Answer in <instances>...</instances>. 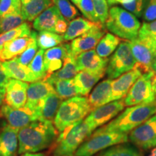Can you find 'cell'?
Here are the masks:
<instances>
[{"instance_id": "cell-28", "label": "cell", "mask_w": 156, "mask_h": 156, "mask_svg": "<svg viewBox=\"0 0 156 156\" xmlns=\"http://www.w3.org/2000/svg\"><path fill=\"white\" fill-rule=\"evenodd\" d=\"M93 156H144L135 145L124 142L99 152Z\"/></svg>"}, {"instance_id": "cell-19", "label": "cell", "mask_w": 156, "mask_h": 156, "mask_svg": "<svg viewBox=\"0 0 156 156\" xmlns=\"http://www.w3.org/2000/svg\"><path fill=\"white\" fill-rule=\"evenodd\" d=\"M36 37L37 33L32 31L29 36L20 37L5 43L0 52V61H8L22 54Z\"/></svg>"}, {"instance_id": "cell-42", "label": "cell", "mask_w": 156, "mask_h": 156, "mask_svg": "<svg viewBox=\"0 0 156 156\" xmlns=\"http://www.w3.org/2000/svg\"><path fill=\"white\" fill-rule=\"evenodd\" d=\"M142 12L146 21L151 22L156 20V0H147Z\"/></svg>"}, {"instance_id": "cell-26", "label": "cell", "mask_w": 156, "mask_h": 156, "mask_svg": "<svg viewBox=\"0 0 156 156\" xmlns=\"http://www.w3.org/2000/svg\"><path fill=\"white\" fill-rule=\"evenodd\" d=\"M2 65L6 74L11 79L18 80L28 83L34 82L28 67L19 64L15 58L2 62Z\"/></svg>"}, {"instance_id": "cell-39", "label": "cell", "mask_w": 156, "mask_h": 156, "mask_svg": "<svg viewBox=\"0 0 156 156\" xmlns=\"http://www.w3.org/2000/svg\"><path fill=\"white\" fill-rule=\"evenodd\" d=\"M95 15L98 22L105 26L107 19L108 17L109 9L107 0H93Z\"/></svg>"}, {"instance_id": "cell-24", "label": "cell", "mask_w": 156, "mask_h": 156, "mask_svg": "<svg viewBox=\"0 0 156 156\" xmlns=\"http://www.w3.org/2000/svg\"><path fill=\"white\" fill-rule=\"evenodd\" d=\"M103 77L104 76L102 75L93 73L85 70L78 72L73 79L79 95L81 96H86L88 95L95 84Z\"/></svg>"}, {"instance_id": "cell-11", "label": "cell", "mask_w": 156, "mask_h": 156, "mask_svg": "<svg viewBox=\"0 0 156 156\" xmlns=\"http://www.w3.org/2000/svg\"><path fill=\"white\" fill-rule=\"evenodd\" d=\"M129 140L142 150L156 147V113L129 134Z\"/></svg>"}, {"instance_id": "cell-12", "label": "cell", "mask_w": 156, "mask_h": 156, "mask_svg": "<svg viewBox=\"0 0 156 156\" xmlns=\"http://www.w3.org/2000/svg\"><path fill=\"white\" fill-rule=\"evenodd\" d=\"M106 27L101 23H96L88 31L74 39L70 44L71 54L74 57L87 51L94 49L101 39L104 36Z\"/></svg>"}, {"instance_id": "cell-13", "label": "cell", "mask_w": 156, "mask_h": 156, "mask_svg": "<svg viewBox=\"0 0 156 156\" xmlns=\"http://www.w3.org/2000/svg\"><path fill=\"white\" fill-rule=\"evenodd\" d=\"M109 59L102 58L97 54L95 49L85 51L75 57L76 66L78 71L90 72L104 76Z\"/></svg>"}, {"instance_id": "cell-7", "label": "cell", "mask_w": 156, "mask_h": 156, "mask_svg": "<svg viewBox=\"0 0 156 156\" xmlns=\"http://www.w3.org/2000/svg\"><path fill=\"white\" fill-rule=\"evenodd\" d=\"M128 141L127 134L95 130L80 146L75 156H93L106 148Z\"/></svg>"}, {"instance_id": "cell-18", "label": "cell", "mask_w": 156, "mask_h": 156, "mask_svg": "<svg viewBox=\"0 0 156 156\" xmlns=\"http://www.w3.org/2000/svg\"><path fill=\"white\" fill-rule=\"evenodd\" d=\"M54 90L53 86L44 80L33 82L28 85L27 101L24 107L34 112L38 103Z\"/></svg>"}, {"instance_id": "cell-49", "label": "cell", "mask_w": 156, "mask_h": 156, "mask_svg": "<svg viewBox=\"0 0 156 156\" xmlns=\"http://www.w3.org/2000/svg\"><path fill=\"white\" fill-rule=\"evenodd\" d=\"M149 156H156V147H155L152 150L151 153H150Z\"/></svg>"}, {"instance_id": "cell-31", "label": "cell", "mask_w": 156, "mask_h": 156, "mask_svg": "<svg viewBox=\"0 0 156 156\" xmlns=\"http://www.w3.org/2000/svg\"><path fill=\"white\" fill-rule=\"evenodd\" d=\"M44 50L40 48L34 59L28 65V68L32 76L34 82L44 80L46 77V71L44 65Z\"/></svg>"}, {"instance_id": "cell-43", "label": "cell", "mask_w": 156, "mask_h": 156, "mask_svg": "<svg viewBox=\"0 0 156 156\" xmlns=\"http://www.w3.org/2000/svg\"><path fill=\"white\" fill-rule=\"evenodd\" d=\"M68 21L66 20L63 17H62L56 23L54 28V33L57 34H64L65 32L67 31V27H68Z\"/></svg>"}, {"instance_id": "cell-14", "label": "cell", "mask_w": 156, "mask_h": 156, "mask_svg": "<svg viewBox=\"0 0 156 156\" xmlns=\"http://www.w3.org/2000/svg\"><path fill=\"white\" fill-rule=\"evenodd\" d=\"M142 74L143 73L141 70L134 68L113 80L110 102L124 98L134 83Z\"/></svg>"}, {"instance_id": "cell-3", "label": "cell", "mask_w": 156, "mask_h": 156, "mask_svg": "<svg viewBox=\"0 0 156 156\" xmlns=\"http://www.w3.org/2000/svg\"><path fill=\"white\" fill-rule=\"evenodd\" d=\"M92 111L88 98L77 95L62 101L54 120L56 130L62 133L83 121Z\"/></svg>"}, {"instance_id": "cell-5", "label": "cell", "mask_w": 156, "mask_h": 156, "mask_svg": "<svg viewBox=\"0 0 156 156\" xmlns=\"http://www.w3.org/2000/svg\"><path fill=\"white\" fill-rule=\"evenodd\" d=\"M85 120L60 133L56 139L53 156H75L76 151L93 133Z\"/></svg>"}, {"instance_id": "cell-35", "label": "cell", "mask_w": 156, "mask_h": 156, "mask_svg": "<svg viewBox=\"0 0 156 156\" xmlns=\"http://www.w3.org/2000/svg\"><path fill=\"white\" fill-rule=\"evenodd\" d=\"M69 54H71L70 44H61L59 46L48 48L44 52V63L54 60H64Z\"/></svg>"}, {"instance_id": "cell-44", "label": "cell", "mask_w": 156, "mask_h": 156, "mask_svg": "<svg viewBox=\"0 0 156 156\" xmlns=\"http://www.w3.org/2000/svg\"><path fill=\"white\" fill-rule=\"evenodd\" d=\"M10 79L11 78H9L6 74L2 63L0 62V88H5Z\"/></svg>"}, {"instance_id": "cell-45", "label": "cell", "mask_w": 156, "mask_h": 156, "mask_svg": "<svg viewBox=\"0 0 156 156\" xmlns=\"http://www.w3.org/2000/svg\"><path fill=\"white\" fill-rule=\"evenodd\" d=\"M5 88H0V109H1L2 103L5 101Z\"/></svg>"}, {"instance_id": "cell-47", "label": "cell", "mask_w": 156, "mask_h": 156, "mask_svg": "<svg viewBox=\"0 0 156 156\" xmlns=\"http://www.w3.org/2000/svg\"><path fill=\"white\" fill-rule=\"evenodd\" d=\"M151 69L156 74V58L154 60V62H153V64H152Z\"/></svg>"}, {"instance_id": "cell-10", "label": "cell", "mask_w": 156, "mask_h": 156, "mask_svg": "<svg viewBox=\"0 0 156 156\" xmlns=\"http://www.w3.org/2000/svg\"><path fill=\"white\" fill-rule=\"evenodd\" d=\"M124 108V98L112 101L93 109L84 120L94 131L97 127H100L116 118Z\"/></svg>"}, {"instance_id": "cell-1", "label": "cell", "mask_w": 156, "mask_h": 156, "mask_svg": "<svg viewBox=\"0 0 156 156\" xmlns=\"http://www.w3.org/2000/svg\"><path fill=\"white\" fill-rule=\"evenodd\" d=\"M52 122L34 121L19 129L18 153H36L49 147L57 139Z\"/></svg>"}, {"instance_id": "cell-2", "label": "cell", "mask_w": 156, "mask_h": 156, "mask_svg": "<svg viewBox=\"0 0 156 156\" xmlns=\"http://www.w3.org/2000/svg\"><path fill=\"white\" fill-rule=\"evenodd\" d=\"M156 113V101L147 104L129 106L108 124L98 129V132L129 134Z\"/></svg>"}, {"instance_id": "cell-17", "label": "cell", "mask_w": 156, "mask_h": 156, "mask_svg": "<svg viewBox=\"0 0 156 156\" xmlns=\"http://www.w3.org/2000/svg\"><path fill=\"white\" fill-rule=\"evenodd\" d=\"M62 99L56 94L55 90L42 99L35 108L34 113L37 121L53 122Z\"/></svg>"}, {"instance_id": "cell-23", "label": "cell", "mask_w": 156, "mask_h": 156, "mask_svg": "<svg viewBox=\"0 0 156 156\" xmlns=\"http://www.w3.org/2000/svg\"><path fill=\"white\" fill-rule=\"evenodd\" d=\"M52 5V0H21V12L25 20L31 22Z\"/></svg>"}, {"instance_id": "cell-16", "label": "cell", "mask_w": 156, "mask_h": 156, "mask_svg": "<svg viewBox=\"0 0 156 156\" xmlns=\"http://www.w3.org/2000/svg\"><path fill=\"white\" fill-rule=\"evenodd\" d=\"M1 112L7 120L8 125L18 130L28 125L31 122L37 121L34 112L25 107L15 108L7 104H4L2 106Z\"/></svg>"}, {"instance_id": "cell-22", "label": "cell", "mask_w": 156, "mask_h": 156, "mask_svg": "<svg viewBox=\"0 0 156 156\" xmlns=\"http://www.w3.org/2000/svg\"><path fill=\"white\" fill-rule=\"evenodd\" d=\"M112 80L108 78L101 81L90 94L88 101L92 110L110 102Z\"/></svg>"}, {"instance_id": "cell-33", "label": "cell", "mask_w": 156, "mask_h": 156, "mask_svg": "<svg viewBox=\"0 0 156 156\" xmlns=\"http://www.w3.org/2000/svg\"><path fill=\"white\" fill-rule=\"evenodd\" d=\"M31 32L32 31H31L30 24L25 22L17 28L1 34H0V52L5 43L20 38V37L29 36L31 34Z\"/></svg>"}, {"instance_id": "cell-29", "label": "cell", "mask_w": 156, "mask_h": 156, "mask_svg": "<svg viewBox=\"0 0 156 156\" xmlns=\"http://www.w3.org/2000/svg\"><path fill=\"white\" fill-rule=\"evenodd\" d=\"M120 43V38L111 33H108L101 39L96 46L95 51L101 57L108 58L114 53Z\"/></svg>"}, {"instance_id": "cell-50", "label": "cell", "mask_w": 156, "mask_h": 156, "mask_svg": "<svg viewBox=\"0 0 156 156\" xmlns=\"http://www.w3.org/2000/svg\"><path fill=\"white\" fill-rule=\"evenodd\" d=\"M107 2H108V4L109 5H114V2H113V0H107Z\"/></svg>"}, {"instance_id": "cell-37", "label": "cell", "mask_w": 156, "mask_h": 156, "mask_svg": "<svg viewBox=\"0 0 156 156\" xmlns=\"http://www.w3.org/2000/svg\"><path fill=\"white\" fill-rule=\"evenodd\" d=\"M77 7L85 18L95 23L98 22L95 15L93 0H70Z\"/></svg>"}, {"instance_id": "cell-46", "label": "cell", "mask_w": 156, "mask_h": 156, "mask_svg": "<svg viewBox=\"0 0 156 156\" xmlns=\"http://www.w3.org/2000/svg\"><path fill=\"white\" fill-rule=\"evenodd\" d=\"M21 156H45L44 153H26L23 154Z\"/></svg>"}, {"instance_id": "cell-27", "label": "cell", "mask_w": 156, "mask_h": 156, "mask_svg": "<svg viewBox=\"0 0 156 156\" xmlns=\"http://www.w3.org/2000/svg\"><path fill=\"white\" fill-rule=\"evenodd\" d=\"M96 23L91 22L89 20L79 17L70 21L67 31L64 34V41H69L78 38L79 36L92 28Z\"/></svg>"}, {"instance_id": "cell-40", "label": "cell", "mask_w": 156, "mask_h": 156, "mask_svg": "<svg viewBox=\"0 0 156 156\" xmlns=\"http://www.w3.org/2000/svg\"><path fill=\"white\" fill-rule=\"evenodd\" d=\"M21 11V0H0V17Z\"/></svg>"}, {"instance_id": "cell-38", "label": "cell", "mask_w": 156, "mask_h": 156, "mask_svg": "<svg viewBox=\"0 0 156 156\" xmlns=\"http://www.w3.org/2000/svg\"><path fill=\"white\" fill-rule=\"evenodd\" d=\"M38 46L37 45L36 38H35L22 54H20L14 58L19 64L28 67V64L34 59L37 52H38Z\"/></svg>"}, {"instance_id": "cell-41", "label": "cell", "mask_w": 156, "mask_h": 156, "mask_svg": "<svg viewBox=\"0 0 156 156\" xmlns=\"http://www.w3.org/2000/svg\"><path fill=\"white\" fill-rule=\"evenodd\" d=\"M156 35V20L151 23H145L140 27L138 38H145Z\"/></svg>"}, {"instance_id": "cell-21", "label": "cell", "mask_w": 156, "mask_h": 156, "mask_svg": "<svg viewBox=\"0 0 156 156\" xmlns=\"http://www.w3.org/2000/svg\"><path fill=\"white\" fill-rule=\"evenodd\" d=\"M62 17L57 7L55 5H51L34 20L33 27L38 31L47 30L54 33L56 23Z\"/></svg>"}, {"instance_id": "cell-15", "label": "cell", "mask_w": 156, "mask_h": 156, "mask_svg": "<svg viewBox=\"0 0 156 156\" xmlns=\"http://www.w3.org/2000/svg\"><path fill=\"white\" fill-rule=\"evenodd\" d=\"M28 84L26 82L10 79L5 87V101L6 104L15 108L25 106L27 101Z\"/></svg>"}, {"instance_id": "cell-4", "label": "cell", "mask_w": 156, "mask_h": 156, "mask_svg": "<svg viewBox=\"0 0 156 156\" xmlns=\"http://www.w3.org/2000/svg\"><path fill=\"white\" fill-rule=\"evenodd\" d=\"M105 27L111 34L119 38L132 41L138 37L141 26L134 14L118 6H114L109 9Z\"/></svg>"}, {"instance_id": "cell-36", "label": "cell", "mask_w": 156, "mask_h": 156, "mask_svg": "<svg viewBox=\"0 0 156 156\" xmlns=\"http://www.w3.org/2000/svg\"><path fill=\"white\" fill-rule=\"evenodd\" d=\"M52 2L57 7L62 17L66 20L71 21L79 15V12L69 0H52Z\"/></svg>"}, {"instance_id": "cell-32", "label": "cell", "mask_w": 156, "mask_h": 156, "mask_svg": "<svg viewBox=\"0 0 156 156\" xmlns=\"http://www.w3.org/2000/svg\"><path fill=\"white\" fill-rule=\"evenodd\" d=\"M36 41L39 48L46 50L61 44L64 41V37L56 33L43 30L37 34Z\"/></svg>"}, {"instance_id": "cell-20", "label": "cell", "mask_w": 156, "mask_h": 156, "mask_svg": "<svg viewBox=\"0 0 156 156\" xmlns=\"http://www.w3.org/2000/svg\"><path fill=\"white\" fill-rule=\"evenodd\" d=\"M18 132L7 124L0 133V156H15L18 147Z\"/></svg>"}, {"instance_id": "cell-6", "label": "cell", "mask_w": 156, "mask_h": 156, "mask_svg": "<svg viewBox=\"0 0 156 156\" xmlns=\"http://www.w3.org/2000/svg\"><path fill=\"white\" fill-rule=\"evenodd\" d=\"M125 106L147 104L156 101V74L153 70L143 73L124 98Z\"/></svg>"}, {"instance_id": "cell-25", "label": "cell", "mask_w": 156, "mask_h": 156, "mask_svg": "<svg viewBox=\"0 0 156 156\" xmlns=\"http://www.w3.org/2000/svg\"><path fill=\"white\" fill-rule=\"evenodd\" d=\"M78 72L79 71L76 66L75 57H74L71 54H69L64 58L63 66L61 69L48 76L44 80L48 82L51 85L52 83L57 80L73 79L78 73Z\"/></svg>"}, {"instance_id": "cell-30", "label": "cell", "mask_w": 156, "mask_h": 156, "mask_svg": "<svg viewBox=\"0 0 156 156\" xmlns=\"http://www.w3.org/2000/svg\"><path fill=\"white\" fill-rule=\"evenodd\" d=\"M51 85L53 86L56 94L62 100L80 95L77 86L74 82V79L57 80L52 83Z\"/></svg>"}, {"instance_id": "cell-48", "label": "cell", "mask_w": 156, "mask_h": 156, "mask_svg": "<svg viewBox=\"0 0 156 156\" xmlns=\"http://www.w3.org/2000/svg\"><path fill=\"white\" fill-rule=\"evenodd\" d=\"M149 38L152 41V42H153V44H154V46H155V47H156V35H155V36H153V37H150Z\"/></svg>"}, {"instance_id": "cell-51", "label": "cell", "mask_w": 156, "mask_h": 156, "mask_svg": "<svg viewBox=\"0 0 156 156\" xmlns=\"http://www.w3.org/2000/svg\"><path fill=\"white\" fill-rule=\"evenodd\" d=\"M0 19H1V17H0Z\"/></svg>"}, {"instance_id": "cell-34", "label": "cell", "mask_w": 156, "mask_h": 156, "mask_svg": "<svg viewBox=\"0 0 156 156\" xmlns=\"http://www.w3.org/2000/svg\"><path fill=\"white\" fill-rule=\"evenodd\" d=\"M25 19L21 11L14 12L4 15L0 19V34L14 29L25 23Z\"/></svg>"}, {"instance_id": "cell-9", "label": "cell", "mask_w": 156, "mask_h": 156, "mask_svg": "<svg viewBox=\"0 0 156 156\" xmlns=\"http://www.w3.org/2000/svg\"><path fill=\"white\" fill-rule=\"evenodd\" d=\"M132 52L136 59V67L142 73L152 70L151 67L156 58V47L149 38H136L129 42Z\"/></svg>"}, {"instance_id": "cell-8", "label": "cell", "mask_w": 156, "mask_h": 156, "mask_svg": "<svg viewBox=\"0 0 156 156\" xmlns=\"http://www.w3.org/2000/svg\"><path fill=\"white\" fill-rule=\"evenodd\" d=\"M136 64L129 42H121L109 59L106 74L108 79L114 80L134 69Z\"/></svg>"}]
</instances>
